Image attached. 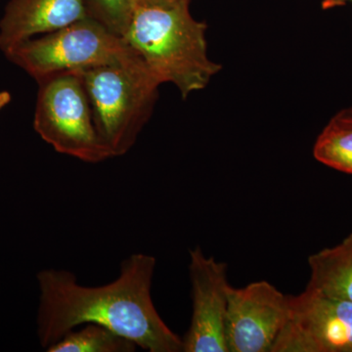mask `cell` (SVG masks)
Segmentation results:
<instances>
[{
    "label": "cell",
    "instance_id": "obj_14",
    "mask_svg": "<svg viewBox=\"0 0 352 352\" xmlns=\"http://www.w3.org/2000/svg\"><path fill=\"white\" fill-rule=\"evenodd\" d=\"M349 2H352V0H323L321 6L324 10H328V9L336 8V7L346 6Z\"/></svg>",
    "mask_w": 352,
    "mask_h": 352
},
{
    "label": "cell",
    "instance_id": "obj_5",
    "mask_svg": "<svg viewBox=\"0 0 352 352\" xmlns=\"http://www.w3.org/2000/svg\"><path fill=\"white\" fill-rule=\"evenodd\" d=\"M36 82L34 127L43 140L60 154L85 163L98 164L113 157L95 126L78 74H56Z\"/></svg>",
    "mask_w": 352,
    "mask_h": 352
},
{
    "label": "cell",
    "instance_id": "obj_16",
    "mask_svg": "<svg viewBox=\"0 0 352 352\" xmlns=\"http://www.w3.org/2000/svg\"><path fill=\"white\" fill-rule=\"evenodd\" d=\"M338 113H339L340 117L344 118V119L351 120V122H352V107L347 108L346 110L340 111V112Z\"/></svg>",
    "mask_w": 352,
    "mask_h": 352
},
{
    "label": "cell",
    "instance_id": "obj_9",
    "mask_svg": "<svg viewBox=\"0 0 352 352\" xmlns=\"http://www.w3.org/2000/svg\"><path fill=\"white\" fill-rule=\"evenodd\" d=\"M87 17L85 0H10L0 20V50Z\"/></svg>",
    "mask_w": 352,
    "mask_h": 352
},
{
    "label": "cell",
    "instance_id": "obj_7",
    "mask_svg": "<svg viewBox=\"0 0 352 352\" xmlns=\"http://www.w3.org/2000/svg\"><path fill=\"white\" fill-rule=\"evenodd\" d=\"M289 307V296L270 282L231 287L226 323L228 352H271Z\"/></svg>",
    "mask_w": 352,
    "mask_h": 352
},
{
    "label": "cell",
    "instance_id": "obj_8",
    "mask_svg": "<svg viewBox=\"0 0 352 352\" xmlns=\"http://www.w3.org/2000/svg\"><path fill=\"white\" fill-rule=\"evenodd\" d=\"M228 265L207 256L200 247L190 251L192 318L183 338L184 352H228L226 338L231 285Z\"/></svg>",
    "mask_w": 352,
    "mask_h": 352
},
{
    "label": "cell",
    "instance_id": "obj_10",
    "mask_svg": "<svg viewBox=\"0 0 352 352\" xmlns=\"http://www.w3.org/2000/svg\"><path fill=\"white\" fill-rule=\"evenodd\" d=\"M308 265L307 289L352 302V233L340 244L311 254Z\"/></svg>",
    "mask_w": 352,
    "mask_h": 352
},
{
    "label": "cell",
    "instance_id": "obj_6",
    "mask_svg": "<svg viewBox=\"0 0 352 352\" xmlns=\"http://www.w3.org/2000/svg\"><path fill=\"white\" fill-rule=\"evenodd\" d=\"M271 352H352V302L307 288L289 296L288 317Z\"/></svg>",
    "mask_w": 352,
    "mask_h": 352
},
{
    "label": "cell",
    "instance_id": "obj_3",
    "mask_svg": "<svg viewBox=\"0 0 352 352\" xmlns=\"http://www.w3.org/2000/svg\"><path fill=\"white\" fill-rule=\"evenodd\" d=\"M99 135L113 157L131 151L151 117L161 83L140 57L78 73Z\"/></svg>",
    "mask_w": 352,
    "mask_h": 352
},
{
    "label": "cell",
    "instance_id": "obj_2",
    "mask_svg": "<svg viewBox=\"0 0 352 352\" xmlns=\"http://www.w3.org/2000/svg\"><path fill=\"white\" fill-rule=\"evenodd\" d=\"M189 3L136 2L122 38L157 82L173 83L184 99L221 69L208 56L207 25L194 19Z\"/></svg>",
    "mask_w": 352,
    "mask_h": 352
},
{
    "label": "cell",
    "instance_id": "obj_13",
    "mask_svg": "<svg viewBox=\"0 0 352 352\" xmlns=\"http://www.w3.org/2000/svg\"><path fill=\"white\" fill-rule=\"evenodd\" d=\"M87 16L124 38L131 21L133 0H85Z\"/></svg>",
    "mask_w": 352,
    "mask_h": 352
},
{
    "label": "cell",
    "instance_id": "obj_11",
    "mask_svg": "<svg viewBox=\"0 0 352 352\" xmlns=\"http://www.w3.org/2000/svg\"><path fill=\"white\" fill-rule=\"evenodd\" d=\"M138 346L110 329L88 323L69 331L47 352H133Z\"/></svg>",
    "mask_w": 352,
    "mask_h": 352
},
{
    "label": "cell",
    "instance_id": "obj_12",
    "mask_svg": "<svg viewBox=\"0 0 352 352\" xmlns=\"http://www.w3.org/2000/svg\"><path fill=\"white\" fill-rule=\"evenodd\" d=\"M314 156L329 168L352 175V122L339 113L332 118L315 142Z\"/></svg>",
    "mask_w": 352,
    "mask_h": 352
},
{
    "label": "cell",
    "instance_id": "obj_17",
    "mask_svg": "<svg viewBox=\"0 0 352 352\" xmlns=\"http://www.w3.org/2000/svg\"><path fill=\"white\" fill-rule=\"evenodd\" d=\"M143 1H161V2H190V0H133V4L136 2Z\"/></svg>",
    "mask_w": 352,
    "mask_h": 352
},
{
    "label": "cell",
    "instance_id": "obj_1",
    "mask_svg": "<svg viewBox=\"0 0 352 352\" xmlns=\"http://www.w3.org/2000/svg\"><path fill=\"white\" fill-rule=\"evenodd\" d=\"M157 261L132 254L120 264L119 276L102 286H85L73 272L39 271L36 335L44 349L85 324L110 329L149 352H184L183 339L168 328L152 298Z\"/></svg>",
    "mask_w": 352,
    "mask_h": 352
},
{
    "label": "cell",
    "instance_id": "obj_4",
    "mask_svg": "<svg viewBox=\"0 0 352 352\" xmlns=\"http://www.w3.org/2000/svg\"><path fill=\"white\" fill-rule=\"evenodd\" d=\"M4 54L36 82L56 74H78L139 57L124 38L89 17L18 43Z\"/></svg>",
    "mask_w": 352,
    "mask_h": 352
},
{
    "label": "cell",
    "instance_id": "obj_15",
    "mask_svg": "<svg viewBox=\"0 0 352 352\" xmlns=\"http://www.w3.org/2000/svg\"><path fill=\"white\" fill-rule=\"evenodd\" d=\"M11 101V94L8 91H0V110H2Z\"/></svg>",
    "mask_w": 352,
    "mask_h": 352
}]
</instances>
